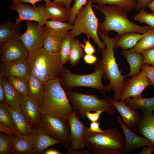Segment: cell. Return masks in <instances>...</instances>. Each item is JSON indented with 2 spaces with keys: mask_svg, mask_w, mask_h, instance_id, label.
<instances>
[{
  "mask_svg": "<svg viewBox=\"0 0 154 154\" xmlns=\"http://www.w3.org/2000/svg\"><path fill=\"white\" fill-rule=\"evenodd\" d=\"M60 80L59 77L44 83V94L39 109L42 114L55 116L67 121L73 110Z\"/></svg>",
  "mask_w": 154,
  "mask_h": 154,
  "instance_id": "obj_1",
  "label": "cell"
},
{
  "mask_svg": "<svg viewBox=\"0 0 154 154\" xmlns=\"http://www.w3.org/2000/svg\"><path fill=\"white\" fill-rule=\"evenodd\" d=\"M92 7L100 11L104 16L103 21L99 23L98 31L108 35L110 31L117 32V38L125 34L136 32L143 34L152 29L149 26H143L133 23L128 18L126 12L116 5H92Z\"/></svg>",
  "mask_w": 154,
  "mask_h": 154,
  "instance_id": "obj_2",
  "label": "cell"
},
{
  "mask_svg": "<svg viewBox=\"0 0 154 154\" xmlns=\"http://www.w3.org/2000/svg\"><path fill=\"white\" fill-rule=\"evenodd\" d=\"M83 140L85 146L93 154L125 153L124 136L116 128H108L102 132H95L86 127Z\"/></svg>",
  "mask_w": 154,
  "mask_h": 154,
  "instance_id": "obj_3",
  "label": "cell"
},
{
  "mask_svg": "<svg viewBox=\"0 0 154 154\" xmlns=\"http://www.w3.org/2000/svg\"><path fill=\"white\" fill-rule=\"evenodd\" d=\"M27 59L29 74L44 82L62 75L64 68L60 52L53 53L42 47L29 53Z\"/></svg>",
  "mask_w": 154,
  "mask_h": 154,
  "instance_id": "obj_4",
  "label": "cell"
},
{
  "mask_svg": "<svg viewBox=\"0 0 154 154\" xmlns=\"http://www.w3.org/2000/svg\"><path fill=\"white\" fill-rule=\"evenodd\" d=\"M98 33L106 45L105 48L100 51L104 72L103 77L105 80H110L107 86L111 92H114V99L119 100L123 84L127 76L122 75L116 60L114 50L115 38H111L99 31Z\"/></svg>",
  "mask_w": 154,
  "mask_h": 154,
  "instance_id": "obj_5",
  "label": "cell"
},
{
  "mask_svg": "<svg viewBox=\"0 0 154 154\" xmlns=\"http://www.w3.org/2000/svg\"><path fill=\"white\" fill-rule=\"evenodd\" d=\"M73 110L77 116L84 119L86 112L98 110L103 111L110 115H114L116 110L107 99H100L95 95L84 94L71 89L66 92Z\"/></svg>",
  "mask_w": 154,
  "mask_h": 154,
  "instance_id": "obj_6",
  "label": "cell"
},
{
  "mask_svg": "<svg viewBox=\"0 0 154 154\" xmlns=\"http://www.w3.org/2000/svg\"><path fill=\"white\" fill-rule=\"evenodd\" d=\"M92 0H88V3L78 11L71 30L75 37L83 33L87 36L88 40L92 38L98 46L99 52L105 48L106 45L98 36L99 19L93 10Z\"/></svg>",
  "mask_w": 154,
  "mask_h": 154,
  "instance_id": "obj_7",
  "label": "cell"
},
{
  "mask_svg": "<svg viewBox=\"0 0 154 154\" xmlns=\"http://www.w3.org/2000/svg\"><path fill=\"white\" fill-rule=\"evenodd\" d=\"M94 68V72L85 75L74 74L64 68L62 75L60 77L62 87L67 90L79 87L93 88L98 90L106 97V92H111L102 83V78L104 72L101 60L95 64Z\"/></svg>",
  "mask_w": 154,
  "mask_h": 154,
  "instance_id": "obj_8",
  "label": "cell"
},
{
  "mask_svg": "<svg viewBox=\"0 0 154 154\" xmlns=\"http://www.w3.org/2000/svg\"><path fill=\"white\" fill-rule=\"evenodd\" d=\"M40 125L47 133L59 140L64 148L70 146V129L68 121H64L55 116L42 114Z\"/></svg>",
  "mask_w": 154,
  "mask_h": 154,
  "instance_id": "obj_9",
  "label": "cell"
},
{
  "mask_svg": "<svg viewBox=\"0 0 154 154\" xmlns=\"http://www.w3.org/2000/svg\"><path fill=\"white\" fill-rule=\"evenodd\" d=\"M152 84L143 71L141 70L130 79L125 80L119 98V100L124 101L129 98L141 97L142 93L147 87Z\"/></svg>",
  "mask_w": 154,
  "mask_h": 154,
  "instance_id": "obj_10",
  "label": "cell"
},
{
  "mask_svg": "<svg viewBox=\"0 0 154 154\" xmlns=\"http://www.w3.org/2000/svg\"><path fill=\"white\" fill-rule=\"evenodd\" d=\"M26 25V30L21 34L19 38L29 53L42 48L45 36L44 26L31 21H27Z\"/></svg>",
  "mask_w": 154,
  "mask_h": 154,
  "instance_id": "obj_11",
  "label": "cell"
},
{
  "mask_svg": "<svg viewBox=\"0 0 154 154\" xmlns=\"http://www.w3.org/2000/svg\"><path fill=\"white\" fill-rule=\"evenodd\" d=\"M12 9L18 13V17L16 22L21 23L23 21H31L38 23L41 26H44L48 19L44 10V5L39 4L37 7H31L23 3H12L10 6Z\"/></svg>",
  "mask_w": 154,
  "mask_h": 154,
  "instance_id": "obj_12",
  "label": "cell"
},
{
  "mask_svg": "<svg viewBox=\"0 0 154 154\" xmlns=\"http://www.w3.org/2000/svg\"><path fill=\"white\" fill-rule=\"evenodd\" d=\"M0 53L1 62H9L26 59L29 52L19 38L1 44Z\"/></svg>",
  "mask_w": 154,
  "mask_h": 154,
  "instance_id": "obj_13",
  "label": "cell"
},
{
  "mask_svg": "<svg viewBox=\"0 0 154 154\" xmlns=\"http://www.w3.org/2000/svg\"><path fill=\"white\" fill-rule=\"evenodd\" d=\"M119 112L124 123L131 129L136 128L141 118L139 112L129 107L123 101L107 98Z\"/></svg>",
  "mask_w": 154,
  "mask_h": 154,
  "instance_id": "obj_14",
  "label": "cell"
},
{
  "mask_svg": "<svg viewBox=\"0 0 154 154\" xmlns=\"http://www.w3.org/2000/svg\"><path fill=\"white\" fill-rule=\"evenodd\" d=\"M68 121L70 129V147L74 150L83 149L85 146L83 140L85 127L74 111Z\"/></svg>",
  "mask_w": 154,
  "mask_h": 154,
  "instance_id": "obj_15",
  "label": "cell"
},
{
  "mask_svg": "<svg viewBox=\"0 0 154 154\" xmlns=\"http://www.w3.org/2000/svg\"><path fill=\"white\" fill-rule=\"evenodd\" d=\"M35 153L42 154L44 150L51 145L61 144L58 140L45 132L40 125L33 129L30 135Z\"/></svg>",
  "mask_w": 154,
  "mask_h": 154,
  "instance_id": "obj_16",
  "label": "cell"
},
{
  "mask_svg": "<svg viewBox=\"0 0 154 154\" xmlns=\"http://www.w3.org/2000/svg\"><path fill=\"white\" fill-rule=\"evenodd\" d=\"M26 119L33 129L40 125L42 114L35 101L28 96H25L20 106Z\"/></svg>",
  "mask_w": 154,
  "mask_h": 154,
  "instance_id": "obj_17",
  "label": "cell"
},
{
  "mask_svg": "<svg viewBox=\"0 0 154 154\" xmlns=\"http://www.w3.org/2000/svg\"><path fill=\"white\" fill-rule=\"evenodd\" d=\"M117 118L124 135L125 145V153H130L141 146H148L152 143L147 139L137 134L127 127L120 116H118Z\"/></svg>",
  "mask_w": 154,
  "mask_h": 154,
  "instance_id": "obj_18",
  "label": "cell"
},
{
  "mask_svg": "<svg viewBox=\"0 0 154 154\" xmlns=\"http://www.w3.org/2000/svg\"><path fill=\"white\" fill-rule=\"evenodd\" d=\"M0 74L8 78L11 76H18L26 78L30 74L27 59L9 62H1Z\"/></svg>",
  "mask_w": 154,
  "mask_h": 154,
  "instance_id": "obj_19",
  "label": "cell"
},
{
  "mask_svg": "<svg viewBox=\"0 0 154 154\" xmlns=\"http://www.w3.org/2000/svg\"><path fill=\"white\" fill-rule=\"evenodd\" d=\"M2 104L9 113L15 128L19 134L29 136L33 129L27 122L20 108L12 107L6 103Z\"/></svg>",
  "mask_w": 154,
  "mask_h": 154,
  "instance_id": "obj_20",
  "label": "cell"
},
{
  "mask_svg": "<svg viewBox=\"0 0 154 154\" xmlns=\"http://www.w3.org/2000/svg\"><path fill=\"white\" fill-rule=\"evenodd\" d=\"M23 25L14 23L8 18L0 26V44L19 38Z\"/></svg>",
  "mask_w": 154,
  "mask_h": 154,
  "instance_id": "obj_21",
  "label": "cell"
},
{
  "mask_svg": "<svg viewBox=\"0 0 154 154\" xmlns=\"http://www.w3.org/2000/svg\"><path fill=\"white\" fill-rule=\"evenodd\" d=\"M28 96L32 99L39 108L44 92V83L29 74L27 78Z\"/></svg>",
  "mask_w": 154,
  "mask_h": 154,
  "instance_id": "obj_22",
  "label": "cell"
},
{
  "mask_svg": "<svg viewBox=\"0 0 154 154\" xmlns=\"http://www.w3.org/2000/svg\"><path fill=\"white\" fill-rule=\"evenodd\" d=\"M44 10L48 19L64 22L69 20V9L61 4L52 2L46 3Z\"/></svg>",
  "mask_w": 154,
  "mask_h": 154,
  "instance_id": "obj_23",
  "label": "cell"
},
{
  "mask_svg": "<svg viewBox=\"0 0 154 154\" xmlns=\"http://www.w3.org/2000/svg\"><path fill=\"white\" fill-rule=\"evenodd\" d=\"M136 129L154 145V115L152 112L143 113Z\"/></svg>",
  "mask_w": 154,
  "mask_h": 154,
  "instance_id": "obj_24",
  "label": "cell"
},
{
  "mask_svg": "<svg viewBox=\"0 0 154 154\" xmlns=\"http://www.w3.org/2000/svg\"><path fill=\"white\" fill-rule=\"evenodd\" d=\"M13 154H31L35 153L30 136L18 134L16 135L11 149Z\"/></svg>",
  "mask_w": 154,
  "mask_h": 154,
  "instance_id": "obj_25",
  "label": "cell"
},
{
  "mask_svg": "<svg viewBox=\"0 0 154 154\" xmlns=\"http://www.w3.org/2000/svg\"><path fill=\"white\" fill-rule=\"evenodd\" d=\"M6 78L2 76V82L6 103L12 107H20L24 96L16 91Z\"/></svg>",
  "mask_w": 154,
  "mask_h": 154,
  "instance_id": "obj_26",
  "label": "cell"
},
{
  "mask_svg": "<svg viewBox=\"0 0 154 154\" xmlns=\"http://www.w3.org/2000/svg\"><path fill=\"white\" fill-rule=\"evenodd\" d=\"M121 54L125 57L128 63L130 72L127 76L131 77L139 72L143 64V55L141 53H138L129 50H123Z\"/></svg>",
  "mask_w": 154,
  "mask_h": 154,
  "instance_id": "obj_27",
  "label": "cell"
},
{
  "mask_svg": "<svg viewBox=\"0 0 154 154\" xmlns=\"http://www.w3.org/2000/svg\"><path fill=\"white\" fill-rule=\"evenodd\" d=\"M144 35V33H128L115 38L114 48H121L123 50L131 49L135 46Z\"/></svg>",
  "mask_w": 154,
  "mask_h": 154,
  "instance_id": "obj_28",
  "label": "cell"
},
{
  "mask_svg": "<svg viewBox=\"0 0 154 154\" xmlns=\"http://www.w3.org/2000/svg\"><path fill=\"white\" fill-rule=\"evenodd\" d=\"M123 101L132 109L141 110L143 113L152 112L154 110V97L129 98Z\"/></svg>",
  "mask_w": 154,
  "mask_h": 154,
  "instance_id": "obj_29",
  "label": "cell"
},
{
  "mask_svg": "<svg viewBox=\"0 0 154 154\" xmlns=\"http://www.w3.org/2000/svg\"><path fill=\"white\" fill-rule=\"evenodd\" d=\"M44 31L45 36L43 48L52 52H59L62 46V39L66 35H60Z\"/></svg>",
  "mask_w": 154,
  "mask_h": 154,
  "instance_id": "obj_30",
  "label": "cell"
},
{
  "mask_svg": "<svg viewBox=\"0 0 154 154\" xmlns=\"http://www.w3.org/2000/svg\"><path fill=\"white\" fill-rule=\"evenodd\" d=\"M73 25L64 22L55 20L47 21L44 25V30L56 34L65 35L71 30Z\"/></svg>",
  "mask_w": 154,
  "mask_h": 154,
  "instance_id": "obj_31",
  "label": "cell"
},
{
  "mask_svg": "<svg viewBox=\"0 0 154 154\" xmlns=\"http://www.w3.org/2000/svg\"><path fill=\"white\" fill-rule=\"evenodd\" d=\"M154 48V29H151L144 33V35L131 50L142 53L146 50Z\"/></svg>",
  "mask_w": 154,
  "mask_h": 154,
  "instance_id": "obj_32",
  "label": "cell"
},
{
  "mask_svg": "<svg viewBox=\"0 0 154 154\" xmlns=\"http://www.w3.org/2000/svg\"><path fill=\"white\" fill-rule=\"evenodd\" d=\"M92 1L93 3L98 5H116L124 10L126 13L136 9L137 5V2L135 0H93Z\"/></svg>",
  "mask_w": 154,
  "mask_h": 154,
  "instance_id": "obj_33",
  "label": "cell"
},
{
  "mask_svg": "<svg viewBox=\"0 0 154 154\" xmlns=\"http://www.w3.org/2000/svg\"><path fill=\"white\" fill-rule=\"evenodd\" d=\"M84 45L75 38L72 44L69 53V60L73 66L79 63L81 58L83 55Z\"/></svg>",
  "mask_w": 154,
  "mask_h": 154,
  "instance_id": "obj_34",
  "label": "cell"
},
{
  "mask_svg": "<svg viewBox=\"0 0 154 154\" xmlns=\"http://www.w3.org/2000/svg\"><path fill=\"white\" fill-rule=\"evenodd\" d=\"M75 38L71 31L70 30L62 39V46L60 51V58L63 65L66 64L68 61L69 52L73 41Z\"/></svg>",
  "mask_w": 154,
  "mask_h": 154,
  "instance_id": "obj_35",
  "label": "cell"
},
{
  "mask_svg": "<svg viewBox=\"0 0 154 154\" xmlns=\"http://www.w3.org/2000/svg\"><path fill=\"white\" fill-rule=\"evenodd\" d=\"M9 82L18 93L24 96H28L26 78L18 76H11L7 78Z\"/></svg>",
  "mask_w": 154,
  "mask_h": 154,
  "instance_id": "obj_36",
  "label": "cell"
},
{
  "mask_svg": "<svg viewBox=\"0 0 154 154\" xmlns=\"http://www.w3.org/2000/svg\"><path fill=\"white\" fill-rule=\"evenodd\" d=\"M134 19L141 23H145L149 25L152 29H154V13H149L145 9H141L139 12L136 14Z\"/></svg>",
  "mask_w": 154,
  "mask_h": 154,
  "instance_id": "obj_37",
  "label": "cell"
},
{
  "mask_svg": "<svg viewBox=\"0 0 154 154\" xmlns=\"http://www.w3.org/2000/svg\"><path fill=\"white\" fill-rule=\"evenodd\" d=\"M16 135L6 136L0 133V154H8L10 150Z\"/></svg>",
  "mask_w": 154,
  "mask_h": 154,
  "instance_id": "obj_38",
  "label": "cell"
},
{
  "mask_svg": "<svg viewBox=\"0 0 154 154\" xmlns=\"http://www.w3.org/2000/svg\"><path fill=\"white\" fill-rule=\"evenodd\" d=\"M0 123L12 129L15 128L11 117L3 104H0Z\"/></svg>",
  "mask_w": 154,
  "mask_h": 154,
  "instance_id": "obj_39",
  "label": "cell"
},
{
  "mask_svg": "<svg viewBox=\"0 0 154 154\" xmlns=\"http://www.w3.org/2000/svg\"><path fill=\"white\" fill-rule=\"evenodd\" d=\"M86 3L87 0H74L73 5L69 9V23L73 25V21L78 11Z\"/></svg>",
  "mask_w": 154,
  "mask_h": 154,
  "instance_id": "obj_40",
  "label": "cell"
},
{
  "mask_svg": "<svg viewBox=\"0 0 154 154\" xmlns=\"http://www.w3.org/2000/svg\"><path fill=\"white\" fill-rule=\"evenodd\" d=\"M143 64L154 66V48L148 49L142 52Z\"/></svg>",
  "mask_w": 154,
  "mask_h": 154,
  "instance_id": "obj_41",
  "label": "cell"
},
{
  "mask_svg": "<svg viewBox=\"0 0 154 154\" xmlns=\"http://www.w3.org/2000/svg\"><path fill=\"white\" fill-rule=\"evenodd\" d=\"M147 78L151 82L152 85L154 86V66L143 64L141 67Z\"/></svg>",
  "mask_w": 154,
  "mask_h": 154,
  "instance_id": "obj_42",
  "label": "cell"
},
{
  "mask_svg": "<svg viewBox=\"0 0 154 154\" xmlns=\"http://www.w3.org/2000/svg\"><path fill=\"white\" fill-rule=\"evenodd\" d=\"M96 112L93 113H91L90 111L86 112L85 113L86 118L89 119L91 122L98 121L100 115L104 112L101 110H98Z\"/></svg>",
  "mask_w": 154,
  "mask_h": 154,
  "instance_id": "obj_43",
  "label": "cell"
},
{
  "mask_svg": "<svg viewBox=\"0 0 154 154\" xmlns=\"http://www.w3.org/2000/svg\"><path fill=\"white\" fill-rule=\"evenodd\" d=\"M0 131L3 132L9 135H17L19 134L18 132L15 129H12L5 126L0 123Z\"/></svg>",
  "mask_w": 154,
  "mask_h": 154,
  "instance_id": "obj_44",
  "label": "cell"
},
{
  "mask_svg": "<svg viewBox=\"0 0 154 154\" xmlns=\"http://www.w3.org/2000/svg\"><path fill=\"white\" fill-rule=\"evenodd\" d=\"M137 2V5L136 8L137 11L141 9H145L148 4L154 0H135Z\"/></svg>",
  "mask_w": 154,
  "mask_h": 154,
  "instance_id": "obj_45",
  "label": "cell"
},
{
  "mask_svg": "<svg viewBox=\"0 0 154 154\" xmlns=\"http://www.w3.org/2000/svg\"><path fill=\"white\" fill-rule=\"evenodd\" d=\"M85 43L84 47V51L86 54H93L95 52V50L92 46L89 40H84Z\"/></svg>",
  "mask_w": 154,
  "mask_h": 154,
  "instance_id": "obj_46",
  "label": "cell"
},
{
  "mask_svg": "<svg viewBox=\"0 0 154 154\" xmlns=\"http://www.w3.org/2000/svg\"><path fill=\"white\" fill-rule=\"evenodd\" d=\"M84 60L87 64H92L95 63L97 60V58L93 54H86L84 56Z\"/></svg>",
  "mask_w": 154,
  "mask_h": 154,
  "instance_id": "obj_47",
  "label": "cell"
},
{
  "mask_svg": "<svg viewBox=\"0 0 154 154\" xmlns=\"http://www.w3.org/2000/svg\"><path fill=\"white\" fill-rule=\"evenodd\" d=\"M100 123L98 121L91 122L90 125L89 129L92 131L95 132H101L104 131L100 127Z\"/></svg>",
  "mask_w": 154,
  "mask_h": 154,
  "instance_id": "obj_48",
  "label": "cell"
},
{
  "mask_svg": "<svg viewBox=\"0 0 154 154\" xmlns=\"http://www.w3.org/2000/svg\"><path fill=\"white\" fill-rule=\"evenodd\" d=\"M66 154H89V151L86 149H78L74 150L71 148L70 146L67 148Z\"/></svg>",
  "mask_w": 154,
  "mask_h": 154,
  "instance_id": "obj_49",
  "label": "cell"
},
{
  "mask_svg": "<svg viewBox=\"0 0 154 154\" xmlns=\"http://www.w3.org/2000/svg\"><path fill=\"white\" fill-rule=\"evenodd\" d=\"M73 0H53L52 2L61 4L68 9L70 8V5Z\"/></svg>",
  "mask_w": 154,
  "mask_h": 154,
  "instance_id": "obj_50",
  "label": "cell"
},
{
  "mask_svg": "<svg viewBox=\"0 0 154 154\" xmlns=\"http://www.w3.org/2000/svg\"><path fill=\"white\" fill-rule=\"evenodd\" d=\"M2 75L0 74V103H6L5 100L4 91L2 82Z\"/></svg>",
  "mask_w": 154,
  "mask_h": 154,
  "instance_id": "obj_51",
  "label": "cell"
},
{
  "mask_svg": "<svg viewBox=\"0 0 154 154\" xmlns=\"http://www.w3.org/2000/svg\"><path fill=\"white\" fill-rule=\"evenodd\" d=\"M154 150V145L151 143L147 147H143L142 151L139 154H151Z\"/></svg>",
  "mask_w": 154,
  "mask_h": 154,
  "instance_id": "obj_52",
  "label": "cell"
},
{
  "mask_svg": "<svg viewBox=\"0 0 154 154\" xmlns=\"http://www.w3.org/2000/svg\"><path fill=\"white\" fill-rule=\"evenodd\" d=\"M42 1H45L46 3H48L52 2L50 0H18L19 2L30 3L32 4L33 6H35V4L37 2Z\"/></svg>",
  "mask_w": 154,
  "mask_h": 154,
  "instance_id": "obj_53",
  "label": "cell"
},
{
  "mask_svg": "<svg viewBox=\"0 0 154 154\" xmlns=\"http://www.w3.org/2000/svg\"><path fill=\"white\" fill-rule=\"evenodd\" d=\"M60 153V152L54 149L48 150L44 152V154H59Z\"/></svg>",
  "mask_w": 154,
  "mask_h": 154,
  "instance_id": "obj_54",
  "label": "cell"
},
{
  "mask_svg": "<svg viewBox=\"0 0 154 154\" xmlns=\"http://www.w3.org/2000/svg\"><path fill=\"white\" fill-rule=\"evenodd\" d=\"M147 7L149 8L152 13H154V0L148 5Z\"/></svg>",
  "mask_w": 154,
  "mask_h": 154,
  "instance_id": "obj_55",
  "label": "cell"
},
{
  "mask_svg": "<svg viewBox=\"0 0 154 154\" xmlns=\"http://www.w3.org/2000/svg\"><path fill=\"white\" fill-rule=\"evenodd\" d=\"M13 3H15L18 2V0H11Z\"/></svg>",
  "mask_w": 154,
  "mask_h": 154,
  "instance_id": "obj_56",
  "label": "cell"
},
{
  "mask_svg": "<svg viewBox=\"0 0 154 154\" xmlns=\"http://www.w3.org/2000/svg\"></svg>",
  "mask_w": 154,
  "mask_h": 154,
  "instance_id": "obj_57",
  "label": "cell"
}]
</instances>
